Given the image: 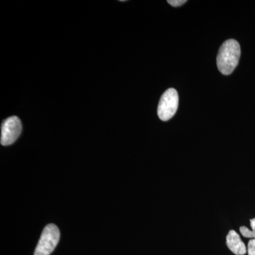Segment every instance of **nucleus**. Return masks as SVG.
Returning a JSON list of instances; mask_svg holds the SVG:
<instances>
[{
	"label": "nucleus",
	"mask_w": 255,
	"mask_h": 255,
	"mask_svg": "<svg viewBox=\"0 0 255 255\" xmlns=\"http://www.w3.org/2000/svg\"><path fill=\"white\" fill-rule=\"evenodd\" d=\"M241 54V46L237 41L230 39L225 41L220 48L217 56L219 71L225 75H231L238 66Z\"/></svg>",
	"instance_id": "1"
},
{
	"label": "nucleus",
	"mask_w": 255,
	"mask_h": 255,
	"mask_svg": "<svg viewBox=\"0 0 255 255\" xmlns=\"http://www.w3.org/2000/svg\"><path fill=\"white\" fill-rule=\"evenodd\" d=\"M60 231L54 224L47 225L41 233L33 255H50L60 241Z\"/></svg>",
	"instance_id": "2"
},
{
	"label": "nucleus",
	"mask_w": 255,
	"mask_h": 255,
	"mask_svg": "<svg viewBox=\"0 0 255 255\" xmlns=\"http://www.w3.org/2000/svg\"><path fill=\"white\" fill-rule=\"evenodd\" d=\"M179 106V96L177 90L168 89L161 97L159 100L157 114L159 118L167 122L174 117Z\"/></svg>",
	"instance_id": "3"
},
{
	"label": "nucleus",
	"mask_w": 255,
	"mask_h": 255,
	"mask_svg": "<svg viewBox=\"0 0 255 255\" xmlns=\"http://www.w3.org/2000/svg\"><path fill=\"white\" fill-rule=\"evenodd\" d=\"M22 126L17 117H11L5 119L1 124V144L2 145H10L14 143L21 132Z\"/></svg>",
	"instance_id": "4"
},
{
	"label": "nucleus",
	"mask_w": 255,
	"mask_h": 255,
	"mask_svg": "<svg viewBox=\"0 0 255 255\" xmlns=\"http://www.w3.org/2000/svg\"><path fill=\"white\" fill-rule=\"evenodd\" d=\"M226 244L230 251L236 255H244L246 254L247 248L245 243L242 241L239 235L235 231H231L228 233L226 238Z\"/></svg>",
	"instance_id": "5"
},
{
	"label": "nucleus",
	"mask_w": 255,
	"mask_h": 255,
	"mask_svg": "<svg viewBox=\"0 0 255 255\" xmlns=\"http://www.w3.org/2000/svg\"><path fill=\"white\" fill-rule=\"evenodd\" d=\"M251 231L246 226H242L240 228V231L243 237L255 239V219L251 220Z\"/></svg>",
	"instance_id": "6"
},
{
	"label": "nucleus",
	"mask_w": 255,
	"mask_h": 255,
	"mask_svg": "<svg viewBox=\"0 0 255 255\" xmlns=\"http://www.w3.org/2000/svg\"><path fill=\"white\" fill-rule=\"evenodd\" d=\"M248 255H255V239H252L248 243Z\"/></svg>",
	"instance_id": "7"
},
{
	"label": "nucleus",
	"mask_w": 255,
	"mask_h": 255,
	"mask_svg": "<svg viewBox=\"0 0 255 255\" xmlns=\"http://www.w3.org/2000/svg\"><path fill=\"white\" fill-rule=\"evenodd\" d=\"M187 1H186V0H168L167 2H168L169 4L172 5V6H179L185 4Z\"/></svg>",
	"instance_id": "8"
}]
</instances>
